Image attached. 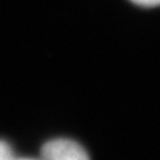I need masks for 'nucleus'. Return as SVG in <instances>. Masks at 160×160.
Segmentation results:
<instances>
[{"instance_id": "obj_1", "label": "nucleus", "mask_w": 160, "mask_h": 160, "mask_svg": "<svg viewBox=\"0 0 160 160\" xmlns=\"http://www.w3.org/2000/svg\"><path fill=\"white\" fill-rule=\"evenodd\" d=\"M42 160H90L85 148L70 139L50 140L41 148Z\"/></svg>"}, {"instance_id": "obj_2", "label": "nucleus", "mask_w": 160, "mask_h": 160, "mask_svg": "<svg viewBox=\"0 0 160 160\" xmlns=\"http://www.w3.org/2000/svg\"><path fill=\"white\" fill-rule=\"evenodd\" d=\"M12 149L7 142L0 140V160H13Z\"/></svg>"}, {"instance_id": "obj_3", "label": "nucleus", "mask_w": 160, "mask_h": 160, "mask_svg": "<svg viewBox=\"0 0 160 160\" xmlns=\"http://www.w3.org/2000/svg\"><path fill=\"white\" fill-rule=\"evenodd\" d=\"M133 3L142 7H157L160 0H131Z\"/></svg>"}, {"instance_id": "obj_4", "label": "nucleus", "mask_w": 160, "mask_h": 160, "mask_svg": "<svg viewBox=\"0 0 160 160\" xmlns=\"http://www.w3.org/2000/svg\"><path fill=\"white\" fill-rule=\"evenodd\" d=\"M13 160H33V159H26V158H22V159H13Z\"/></svg>"}]
</instances>
